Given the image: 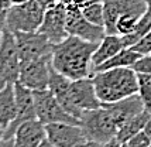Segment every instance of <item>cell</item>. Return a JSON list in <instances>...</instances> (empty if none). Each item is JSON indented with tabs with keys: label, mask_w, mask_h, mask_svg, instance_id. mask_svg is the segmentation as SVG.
Returning <instances> with one entry per match:
<instances>
[{
	"label": "cell",
	"mask_w": 151,
	"mask_h": 147,
	"mask_svg": "<svg viewBox=\"0 0 151 147\" xmlns=\"http://www.w3.org/2000/svg\"><path fill=\"white\" fill-rule=\"evenodd\" d=\"M96 47L98 43L68 35L64 41L54 45L52 68L71 81L88 78L92 75V57Z\"/></svg>",
	"instance_id": "1"
},
{
	"label": "cell",
	"mask_w": 151,
	"mask_h": 147,
	"mask_svg": "<svg viewBox=\"0 0 151 147\" xmlns=\"http://www.w3.org/2000/svg\"><path fill=\"white\" fill-rule=\"evenodd\" d=\"M91 76L102 103L119 102L137 94V72L133 68H113L93 72Z\"/></svg>",
	"instance_id": "2"
},
{
	"label": "cell",
	"mask_w": 151,
	"mask_h": 147,
	"mask_svg": "<svg viewBox=\"0 0 151 147\" xmlns=\"http://www.w3.org/2000/svg\"><path fill=\"white\" fill-rule=\"evenodd\" d=\"M79 122L86 139L99 141L102 144L114 139L119 130L110 112L103 105L98 109L85 110L79 117Z\"/></svg>",
	"instance_id": "3"
},
{
	"label": "cell",
	"mask_w": 151,
	"mask_h": 147,
	"mask_svg": "<svg viewBox=\"0 0 151 147\" xmlns=\"http://www.w3.org/2000/svg\"><path fill=\"white\" fill-rule=\"evenodd\" d=\"M45 9L37 0H28L21 4H14L6 12V28L12 33L38 31L44 19Z\"/></svg>",
	"instance_id": "4"
},
{
	"label": "cell",
	"mask_w": 151,
	"mask_h": 147,
	"mask_svg": "<svg viewBox=\"0 0 151 147\" xmlns=\"http://www.w3.org/2000/svg\"><path fill=\"white\" fill-rule=\"evenodd\" d=\"M34 102H35L37 119L42 125H50V123L81 125L79 119L73 117L72 115H69L66 112L50 89L35 91L34 92Z\"/></svg>",
	"instance_id": "5"
},
{
	"label": "cell",
	"mask_w": 151,
	"mask_h": 147,
	"mask_svg": "<svg viewBox=\"0 0 151 147\" xmlns=\"http://www.w3.org/2000/svg\"><path fill=\"white\" fill-rule=\"evenodd\" d=\"M51 69H52L51 57L24 61L20 64V74L17 82L33 92L48 89Z\"/></svg>",
	"instance_id": "6"
},
{
	"label": "cell",
	"mask_w": 151,
	"mask_h": 147,
	"mask_svg": "<svg viewBox=\"0 0 151 147\" xmlns=\"http://www.w3.org/2000/svg\"><path fill=\"white\" fill-rule=\"evenodd\" d=\"M20 55L14 34L4 27L0 45V82L16 84L20 74Z\"/></svg>",
	"instance_id": "7"
},
{
	"label": "cell",
	"mask_w": 151,
	"mask_h": 147,
	"mask_svg": "<svg viewBox=\"0 0 151 147\" xmlns=\"http://www.w3.org/2000/svg\"><path fill=\"white\" fill-rule=\"evenodd\" d=\"M13 34L16 37L17 50H19L21 62L40 60V58L52 55L54 44L40 31H33V33L17 31Z\"/></svg>",
	"instance_id": "8"
},
{
	"label": "cell",
	"mask_w": 151,
	"mask_h": 147,
	"mask_svg": "<svg viewBox=\"0 0 151 147\" xmlns=\"http://www.w3.org/2000/svg\"><path fill=\"white\" fill-rule=\"evenodd\" d=\"M69 100L73 109V116L79 119L85 110H92L102 106V102L99 100L92 76L76 79L71 82L69 88Z\"/></svg>",
	"instance_id": "9"
},
{
	"label": "cell",
	"mask_w": 151,
	"mask_h": 147,
	"mask_svg": "<svg viewBox=\"0 0 151 147\" xmlns=\"http://www.w3.org/2000/svg\"><path fill=\"white\" fill-rule=\"evenodd\" d=\"M66 31L68 35H73L89 43H99L106 35L103 27L89 23L83 17L82 10L73 4H66Z\"/></svg>",
	"instance_id": "10"
},
{
	"label": "cell",
	"mask_w": 151,
	"mask_h": 147,
	"mask_svg": "<svg viewBox=\"0 0 151 147\" xmlns=\"http://www.w3.org/2000/svg\"><path fill=\"white\" fill-rule=\"evenodd\" d=\"M38 31L44 34L48 40L55 44H59L68 37L66 31V4L62 1L55 3L54 6L45 9L44 19Z\"/></svg>",
	"instance_id": "11"
},
{
	"label": "cell",
	"mask_w": 151,
	"mask_h": 147,
	"mask_svg": "<svg viewBox=\"0 0 151 147\" xmlns=\"http://www.w3.org/2000/svg\"><path fill=\"white\" fill-rule=\"evenodd\" d=\"M105 10L106 34H116V23L123 14L143 16L147 3L145 0H102Z\"/></svg>",
	"instance_id": "12"
},
{
	"label": "cell",
	"mask_w": 151,
	"mask_h": 147,
	"mask_svg": "<svg viewBox=\"0 0 151 147\" xmlns=\"http://www.w3.org/2000/svg\"><path fill=\"white\" fill-rule=\"evenodd\" d=\"M14 94H16V102H17V116H16L13 123L4 129V139H13L16 129L23 122L37 119L33 91H30L28 88L16 82L14 84Z\"/></svg>",
	"instance_id": "13"
},
{
	"label": "cell",
	"mask_w": 151,
	"mask_h": 147,
	"mask_svg": "<svg viewBox=\"0 0 151 147\" xmlns=\"http://www.w3.org/2000/svg\"><path fill=\"white\" fill-rule=\"evenodd\" d=\"M47 140L55 147H75L86 139L81 125L50 123L45 125Z\"/></svg>",
	"instance_id": "14"
},
{
	"label": "cell",
	"mask_w": 151,
	"mask_h": 147,
	"mask_svg": "<svg viewBox=\"0 0 151 147\" xmlns=\"http://www.w3.org/2000/svg\"><path fill=\"white\" fill-rule=\"evenodd\" d=\"M45 139V125L38 119L26 120L14 132L13 147H40Z\"/></svg>",
	"instance_id": "15"
},
{
	"label": "cell",
	"mask_w": 151,
	"mask_h": 147,
	"mask_svg": "<svg viewBox=\"0 0 151 147\" xmlns=\"http://www.w3.org/2000/svg\"><path fill=\"white\" fill-rule=\"evenodd\" d=\"M103 106L110 112L113 120L116 123V126L120 127L124 125L126 122H129L132 117L137 116L138 113H141L144 110V103L140 99V96L137 94L132 95L129 98L119 100V102H113V103H102Z\"/></svg>",
	"instance_id": "16"
},
{
	"label": "cell",
	"mask_w": 151,
	"mask_h": 147,
	"mask_svg": "<svg viewBox=\"0 0 151 147\" xmlns=\"http://www.w3.org/2000/svg\"><path fill=\"white\" fill-rule=\"evenodd\" d=\"M17 116V102L14 94V84L0 82V125L9 127Z\"/></svg>",
	"instance_id": "17"
},
{
	"label": "cell",
	"mask_w": 151,
	"mask_h": 147,
	"mask_svg": "<svg viewBox=\"0 0 151 147\" xmlns=\"http://www.w3.org/2000/svg\"><path fill=\"white\" fill-rule=\"evenodd\" d=\"M124 47L122 35L119 34H106L105 37L98 43V47L92 57V68L103 64L105 61L110 60L117 53H120Z\"/></svg>",
	"instance_id": "18"
},
{
	"label": "cell",
	"mask_w": 151,
	"mask_h": 147,
	"mask_svg": "<svg viewBox=\"0 0 151 147\" xmlns=\"http://www.w3.org/2000/svg\"><path fill=\"white\" fill-rule=\"evenodd\" d=\"M71 82L72 81L66 78L65 75L57 72L55 69H51V75H50V84H48V89L52 92V95L57 98L62 107L65 109L69 115L73 116V109L69 100V88H71ZM75 117V116H73Z\"/></svg>",
	"instance_id": "19"
},
{
	"label": "cell",
	"mask_w": 151,
	"mask_h": 147,
	"mask_svg": "<svg viewBox=\"0 0 151 147\" xmlns=\"http://www.w3.org/2000/svg\"><path fill=\"white\" fill-rule=\"evenodd\" d=\"M140 57L141 55L138 53H136V51H133L132 48H123L120 53H117L110 60L105 61L103 64L92 68V74L100 72V71H107V69H113V68H132Z\"/></svg>",
	"instance_id": "20"
},
{
	"label": "cell",
	"mask_w": 151,
	"mask_h": 147,
	"mask_svg": "<svg viewBox=\"0 0 151 147\" xmlns=\"http://www.w3.org/2000/svg\"><path fill=\"white\" fill-rule=\"evenodd\" d=\"M151 116V110L148 109H144L141 113H138L137 116L132 117L129 122H126L123 126L117 130V134H116V139H117L120 143H126L130 137H133L134 134H137L138 132H143L144 130V126L148 117Z\"/></svg>",
	"instance_id": "21"
},
{
	"label": "cell",
	"mask_w": 151,
	"mask_h": 147,
	"mask_svg": "<svg viewBox=\"0 0 151 147\" xmlns=\"http://www.w3.org/2000/svg\"><path fill=\"white\" fill-rule=\"evenodd\" d=\"M82 14L89 23H92L95 26H100L105 28V10H103V3L100 1H95L89 6L81 9Z\"/></svg>",
	"instance_id": "22"
},
{
	"label": "cell",
	"mask_w": 151,
	"mask_h": 147,
	"mask_svg": "<svg viewBox=\"0 0 151 147\" xmlns=\"http://www.w3.org/2000/svg\"><path fill=\"white\" fill-rule=\"evenodd\" d=\"M137 95L143 100L144 107L151 110V75L137 74Z\"/></svg>",
	"instance_id": "23"
},
{
	"label": "cell",
	"mask_w": 151,
	"mask_h": 147,
	"mask_svg": "<svg viewBox=\"0 0 151 147\" xmlns=\"http://www.w3.org/2000/svg\"><path fill=\"white\" fill-rule=\"evenodd\" d=\"M140 19H141V16H137V14H123V16H120L117 23H116V34L122 35V37L133 34Z\"/></svg>",
	"instance_id": "24"
},
{
	"label": "cell",
	"mask_w": 151,
	"mask_h": 147,
	"mask_svg": "<svg viewBox=\"0 0 151 147\" xmlns=\"http://www.w3.org/2000/svg\"><path fill=\"white\" fill-rule=\"evenodd\" d=\"M129 48H132L133 51L138 53L140 55H148V54H151V30L148 33H145L136 44H133L132 47Z\"/></svg>",
	"instance_id": "25"
},
{
	"label": "cell",
	"mask_w": 151,
	"mask_h": 147,
	"mask_svg": "<svg viewBox=\"0 0 151 147\" xmlns=\"http://www.w3.org/2000/svg\"><path fill=\"white\" fill-rule=\"evenodd\" d=\"M126 144L129 147H148L151 144V139L143 130V132H138L137 134H134L133 137H130L126 141Z\"/></svg>",
	"instance_id": "26"
},
{
	"label": "cell",
	"mask_w": 151,
	"mask_h": 147,
	"mask_svg": "<svg viewBox=\"0 0 151 147\" xmlns=\"http://www.w3.org/2000/svg\"><path fill=\"white\" fill-rule=\"evenodd\" d=\"M132 68L137 74H150L151 75V54L141 55Z\"/></svg>",
	"instance_id": "27"
},
{
	"label": "cell",
	"mask_w": 151,
	"mask_h": 147,
	"mask_svg": "<svg viewBox=\"0 0 151 147\" xmlns=\"http://www.w3.org/2000/svg\"><path fill=\"white\" fill-rule=\"evenodd\" d=\"M95 1H100V0H71L68 4H73L75 7H79V9H83V7L92 4Z\"/></svg>",
	"instance_id": "28"
},
{
	"label": "cell",
	"mask_w": 151,
	"mask_h": 147,
	"mask_svg": "<svg viewBox=\"0 0 151 147\" xmlns=\"http://www.w3.org/2000/svg\"><path fill=\"white\" fill-rule=\"evenodd\" d=\"M75 147H103L102 143H99V141H95V140H89V139H85L83 141H81L78 143Z\"/></svg>",
	"instance_id": "29"
},
{
	"label": "cell",
	"mask_w": 151,
	"mask_h": 147,
	"mask_svg": "<svg viewBox=\"0 0 151 147\" xmlns=\"http://www.w3.org/2000/svg\"><path fill=\"white\" fill-rule=\"evenodd\" d=\"M4 27H6V12H0V45H1V38H3Z\"/></svg>",
	"instance_id": "30"
},
{
	"label": "cell",
	"mask_w": 151,
	"mask_h": 147,
	"mask_svg": "<svg viewBox=\"0 0 151 147\" xmlns=\"http://www.w3.org/2000/svg\"><path fill=\"white\" fill-rule=\"evenodd\" d=\"M12 6H13L12 0H0V12H7Z\"/></svg>",
	"instance_id": "31"
},
{
	"label": "cell",
	"mask_w": 151,
	"mask_h": 147,
	"mask_svg": "<svg viewBox=\"0 0 151 147\" xmlns=\"http://www.w3.org/2000/svg\"><path fill=\"white\" fill-rule=\"evenodd\" d=\"M41 6L44 7V9H48V7H51V6H54L55 3H58L59 0H37Z\"/></svg>",
	"instance_id": "32"
},
{
	"label": "cell",
	"mask_w": 151,
	"mask_h": 147,
	"mask_svg": "<svg viewBox=\"0 0 151 147\" xmlns=\"http://www.w3.org/2000/svg\"><path fill=\"white\" fill-rule=\"evenodd\" d=\"M103 147H122V143L114 137V139H112V140H109L107 143H105L103 144Z\"/></svg>",
	"instance_id": "33"
},
{
	"label": "cell",
	"mask_w": 151,
	"mask_h": 147,
	"mask_svg": "<svg viewBox=\"0 0 151 147\" xmlns=\"http://www.w3.org/2000/svg\"><path fill=\"white\" fill-rule=\"evenodd\" d=\"M144 132H145V134H147V136L151 139V116L148 117V120H147V123H145Z\"/></svg>",
	"instance_id": "34"
},
{
	"label": "cell",
	"mask_w": 151,
	"mask_h": 147,
	"mask_svg": "<svg viewBox=\"0 0 151 147\" xmlns=\"http://www.w3.org/2000/svg\"><path fill=\"white\" fill-rule=\"evenodd\" d=\"M0 147H13V139H3L0 141Z\"/></svg>",
	"instance_id": "35"
},
{
	"label": "cell",
	"mask_w": 151,
	"mask_h": 147,
	"mask_svg": "<svg viewBox=\"0 0 151 147\" xmlns=\"http://www.w3.org/2000/svg\"><path fill=\"white\" fill-rule=\"evenodd\" d=\"M40 147H55V146H54V144H51V143H50V141L45 139V140H44L42 143H41V144H40Z\"/></svg>",
	"instance_id": "36"
},
{
	"label": "cell",
	"mask_w": 151,
	"mask_h": 147,
	"mask_svg": "<svg viewBox=\"0 0 151 147\" xmlns=\"http://www.w3.org/2000/svg\"><path fill=\"white\" fill-rule=\"evenodd\" d=\"M3 139H4V127L0 125V141L3 140Z\"/></svg>",
	"instance_id": "37"
},
{
	"label": "cell",
	"mask_w": 151,
	"mask_h": 147,
	"mask_svg": "<svg viewBox=\"0 0 151 147\" xmlns=\"http://www.w3.org/2000/svg\"><path fill=\"white\" fill-rule=\"evenodd\" d=\"M26 1H28V0H12V3L14 4H21V3H26Z\"/></svg>",
	"instance_id": "38"
},
{
	"label": "cell",
	"mask_w": 151,
	"mask_h": 147,
	"mask_svg": "<svg viewBox=\"0 0 151 147\" xmlns=\"http://www.w3.org/2000/svg\"><path fill=\"white\" fill-rule=\"evenodd\" d=\"M59 1H62V3H64V4H68V3H69V1H71V0H59Z\"/></svg>",
	"instance_id": "39"
},
{
	"label": "cell",
	"mask_w": 151,
	"mask_h": 147,
	"mask_svg": "<svg viewBox=\"0 0 151 147\" xmlns=\"http://www.w3.org/2000/svg\"><path fill=\"white\" fill-rule=\"evenodd\" d=\"M122 147H129V146H127L126 143H122Z\"/></svg>",
	"instance_id": "40"
},
{
	"label": "cell",
	"mask_w": 151,
	"mask_h": 147,
	"mask_svg": "<svg viewBox=\"0 0 151 147\" xmlns=\"http://www.w3.org/2000/svg\"><path fill=\"white\" fill-rule=\"evenodd\" d=\"M148 147H151V144H150V146H148Z\"/></svg>",
	"instance_id": "41"
}]
</instances>
